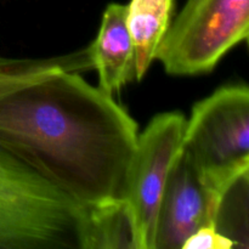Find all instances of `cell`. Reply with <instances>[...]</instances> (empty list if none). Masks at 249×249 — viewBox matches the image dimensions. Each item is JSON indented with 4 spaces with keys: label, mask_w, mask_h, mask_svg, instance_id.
I'll return each instance as SVG.
<instances>
[{
    "label": "cell",
    "mask_w": 249,
    "mask_h": 249,
    "mask_svg": "<svg viewBox=\"0 0 249 249\" xmlns=\"http://www.w3.org/2000/svg\"><path fill=\"white\" fill-rule=\"evenodd\" d=\"M139 128L73 71L16 80L0 66V147L84 208L121 203Z\"/></svg>",
    "instance_id": "cell-1"
},
{
    "label": "cell",
    "mask_w": 249,
    "mask_h": 249,
    "mask_svg": "<svg viewBox=\"0 0 249 249\" xmlns=\"http://www.w3.org/2000/svg\"><path fill=\"white\" fill-rule=\"evenodd\" d=\"M84 207L0 147V249H82Z\"/></svg>",
    "instance_id": "cell-2"
},
{
    "label": "cell",
    "mask_w": 249,
    "mask_h": 249,
    "mask_svg": "<svg viewBox=\"0 0 249 249\" xmlns=\"http://www.w3.org/2000/svg\"><path fill=\"white\" fill-rule=\"evenodd\" d=\"M182 148L208 190L214 211L224 192L249 174V89L231 84L196 102Z\"/></svg>",
    "instance_id": "cell-3"
},
{
    "label": "cell",
    "mask_w": 249,
    "mask_h": 249,
    "mask_svg": "<svg viewBox=\"0 0 249 249\" xmlns=\"http://www.w3.org/2000/svg\"><path fill=\"white\" fill-rule=\"evenodd\" d=\"M248 36L249 0H187L156 60L170 75L203 74Z\"/></svg>",
    "instance_id": "cell-4"
},
{
    "label": "cell",
    "mask_w": 249,
    "mask_h": 249,
    "mask_svg": "<svg viewBox=\"0 0 249 249\" xmlns=\"http://www.w3.org/2000/svg\"><path fill=\"white\" fill-rule=\"evenodd\" d=\"M186 122L181 112H163L139 134L123 198L135 249H155L158 209L170 170L182 150Z\"/></svg>",
    "instance_id": "cell-5"
},
{
    "label": "cell",
    "mask_w": 249,
    "mask_h": 249,
    "mask_svg": "<svg viewBox=\"0 0 249 249\" xmlns=\"http://www.w3.org/2000/svg\"><path fill=\"white\" fill-rule=\"evenodd\" d=\"M208 190L184 148L168 177L156 224L155 249H181L199 228L214 224Z\"/></svg>",
    "instance_id": "cell-6"
},
{
    "label": "cell",
    "mask_w": 249,
    "mask_h": 249,
    "mask_svg": "<svg viewBox=\"0 0 249 249\" xmlns=\"http://www.w3.org/2000/svg\"><path fill=\"white\" fill-rule=\"evenodd\" d=\"M90 46L102 91L113 96L135 79V49L126 24V5L113 2L106 7L99 33Z\"/></svg>",
    "instance_id": "cell-7"
},
{
    "label": "cell",
    "mask_w": 249,
    "mask_h": 249,
    "mask_svg": "<svg viewBox=\"0 0 249 249\" xmlns=\"http://www.w3.org/2000/svg\"><path fill=\"white\" fill-rule=\"evenodd\" d=\"M173 6V0H131L126 5V24L135 49V79L139 82L157 57L172 23Z\"/></svg>",
    "instance_id": "cell-8"
},
{
    "label": "cell",
    "mask_w": 249,
    "mask_h": 249,
    "mask_svg": "<svg viewBox=\"0 0 249 249\" xmlns=\"http://www.w3.org/2000/svg\"><path fill=\"white\" fill-rule=\"evenodd\" d=\"M235 248V243L221 235L216 230L215 225L209 224L199 228L196 232L192 233L181 249H232Z\"/></svg>",
    "instance_id": "cell-9"
}]
</instances>
